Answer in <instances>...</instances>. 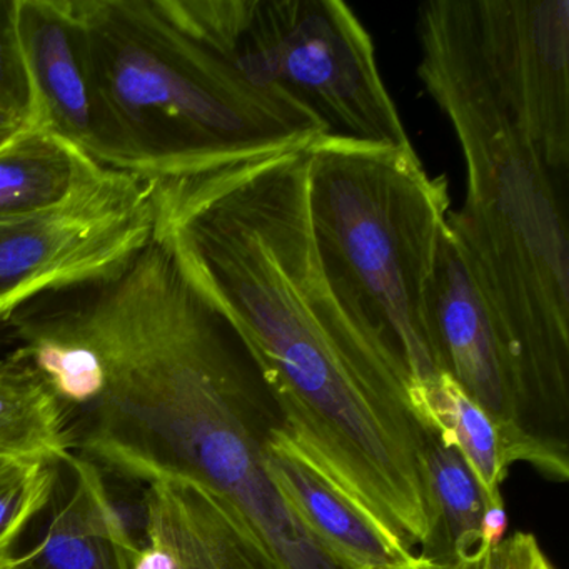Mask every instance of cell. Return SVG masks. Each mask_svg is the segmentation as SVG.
<instances>
[{
    "label": "cell",
    "instance_id": "obj_1",
    "mask_svg": "<svg viewBox=\"0 0 569 569\" xmlns=\"http://www.w3.org/2000/svg\"><path fill=\"white\" fill-rule=\"evenodd\" d=\"M4 335L58 396L76 456L138 485L198 482L286 568L339 569L266 472L284 419L254 355L158 231L114 271L22 306Z\"/></svg>",
    "mask_w": 569,
    "mask_h": 569
},
{
    "label": "cell",
    "instance_id": "obj_2",
    "mask_svg": "<svg viewBox=\"0 0 569 569\" xmlns=\"http://www.w3.org/2000/svg\"><path fill=\"white\" fill-rule=\"evenodd\" d=\"M154 182L156 231L241 332L295 448L405 551L431 536L428 442L405 366L326 278L308 154Z\"/></svg>",
    "mask_w": 569,
    "mask_h": 569
},
{
    "label": "cell",
    "instance_id": "obj_3",
    "mask_svg": "<svg viewBox=\"0 0 569 569\" xmlns=\"http://www.w3.org/2000/svg\"><path fill=\"white\" fill-rule=\"evenodd\" d=\"M418 76L446 116L466 169L448 216L539 442L569 455L568 178L546 164L489 88L451 0L419 8Z\"/></svg>",
    "mask_w": 569,
    "mask_h": 569
},
{
    "label": "cell",
    "instance_id": "obj_4",
    "mask_svg": "<svg viewBox=\"0 0 569 569\" xmlns=\"http://www.w3.org/2000/svg\"><path fill=\"white\" fill-rule=\"evenodd\" d=\"M74 8L126 172L151 181L199 178L326 138L298 102L252 84L179 32L152 0H74Z\"/></svg>",
    "mask_w": 569,
    "mask_h": 569
},
{
    "label": "cell",
    "instance_id": "obj_5",
    "mask_svg": "<svg viewBox=\"0 0 569 569\" xmlns=\"http://www.w3.org/2000/svg\"><path fill=\"white\" fill-rule=\"evenodd\" d=\"M306 154L309 222L329 284L405 366L411 388L436 378L431 292L448 182L429 176L415 149L322 139Z\"/></svg>",
    "mask_w": 569,
    "mask_h": 569
},
{
    "label": "cell",
    "instance_id": "obj_6",
    "mask_svg": "<svg viewBox=\"0 0 569 569\" xmlns=\"http://www.w3.org/2000/svg\"><path fill=\"white\" fill-rule=\"evenodd\" d=\"M192 41L315 116L325 139L412 149L375 42L339 0H154Z\"/></svg>",
    "mask_w": 569,
    "mask_h": 569
},
{
    "label": "cell",
    "instance_id": "obj_7",
    "mask_svg": "<svg viewBox=\"0 0 569 569\" xmlns=\"http://www.w3.org/2000/svg\"><path fill=\"white\" fill-rule=\"evenodd\" d=\"M154 182L109 169L62 204L0 219V335L32 299L108 274L156 231Z\"/></svg>",
    "mask_w": 569,
    "mask_h": 569
},
{
    "label": "cell",
    "instance_id": "obj_8",
    "mask_svg": "<svg viewBox=\"0 0 569 569\" xmlns=\"http://www.w3.org/2000/svg\"><path fill=\"white\" fill-rule=\"evenodd\" d=\"M496 98L546 164L569 174V0H452Z\"/></svg>",
    "mask_w": 569,
    "mask_h": 569
},
{
    "label": "cell",
    "instance_id": "obj_9",
    "mask_svg": "<svg viewBox=\"0 0 569 569\" xmlns=\"http://www.w3.org/2000/svg\"><path fill=\"white\" fill-rule=\"evenodd\" d=\"M431 321L441 372L529 449L542 476L568 481L569 459L536 438L515 369L448 226L436 264Z\"/></svg>",
    "mask_w": 569,
    "mask_h": 569
},
{
    "label": "cell",
    "instance_id": "obj_10",
    "mask_svg": "<svg viewBox=\"0 0 569 569\" xmlns=\"http://www.w3.org/2000/svg\"><path fill=\"white\" fill-rule=\"evenodd\" d=\"M18 32L34 99V128L126 172L124 149L99 91L74 0H18Z\"/></svg>",
    "mask_w": 569,
    "mask_h": 569
},
{
    "label": "cell",
    "instance_id": "obj_11",
    "mask_svg": "<svg viewBox=\"0 0 569 569\" xmlns=\"http://www.w3.org/2000/svg\"><path fill=\"white\" fill-rule=\"evenodd\" d=\"M72 455L51 496L12 551V569H132L144 489Z\"/></svg>",
    "mask_w": 569,
    "mask_h": 569
},
{
    "label": "cell",
    "instance_id": "obj_12",
    "mask_svg": "<svg viewBox=\"0 0 569 569\" xmlns=\"http://www.w3.org/2000/svg\"><path fill=\"white\" fill-rule=\"evenodd\" d=\"M132 569H288L228 499L188 479L149 482Z\"/></svg>",
    "mask_w": 569,
    "mask_h": 569
},
{
    "label": "cell",
    "instance_id": "obj_13",
    "mask_svg": "<svg viewBox=\"0 0 569 569\" xmlns=\"http://www.w3.org/2000/svg\"><path fill=\"white\" fill-rule=\"evenodd\" d=\"M264 469L286 508L339 569H406L418 561L306 461L284 431L269 442Z\"/></svg>",
    "mask_w": 569,
    "mask_h": 569
},
{
    "label": "cell",
    "instance_id": "obj_14",
    "mask_svg": "<svg viewBox=\"0 0 569 569\" xmlns=\"http://www.w3.org/2000/svg\"><path fill=\"white\" fill-rule=\"evenodd\" d=\"M409 395L422 425L455 449L475 476L485 509L505 506L501 486L511 465L535 466L529 449L445 372L412 386Z\"/></svg>",
    "mask_w": 569,
    "mask_h": 569
},
{
    "label": "cell",
    "instance_id": "obj_15",
    "mask_svg": "<svg viewBox=\"0 0 569 569\" xmlns=\"http://www.w3.org/2000/svg\"><path fill=\"white\" fill-rule=\"evenodd\" d=\"M109 169L44 129H28L0 149V219L62 204Z\"/></svg>",
    "mask_w": 569,
    "mask_h": 569
},
{
    "label": "cell",
    "instance_id": "obj_16",
    "mask_svg": "<svg viewBox=\"0 0 569 569\" xmlns=\"http://www.w3.org/2000/svg\"><path fill=\"white\" fill-rule=\"evenodd\" d=\"M72 455L68 416L44 376L16 352L0 359V469Z\"/></svg>",
    "mask_w": 569,
    "mask_h": 569
},
{
    "label": "cell",
    "instance_id": "obj_17",
    "mask_svg": "<svg viewBox=\"0 0 569 569\" xmlns=\"http://www.w3.org/2000/svg\"><path fill=\"white\" fill-rule=\"evenodd\" d=\"M426 458L435 526L418 556L432 565L456 566L471 558L481 545L485 502L461 456L442 445L435 432Z\"/></svg>",
    "mask_w": 569,
    "mask_h": 569
},
{
    "label": "cell",
    "instance_id": "obj_18",
    "mask_svg": "<svg viewBox=\"0 0 569 569\" xmlns=\"http://www.w3.org/2000/svg\"><path fill=\"white\" fill-rule=\"evenodd\" d=\"M58 465H21L0 469V565L24 538L51 496Z\"/></svg>",
    "mask_w": 569,
    "mask_h": 569
},
{
    "label": "cell",
    "instance_id": "obj_19",
    "mask_svg": "<svg viewBox=\"0 0 569 569\" xmlns=\"http://www.w3.org/2000/svg\"><path fill=\"white\" fill-rule=\"evenodd\" d=\"M0 111L34 128V99L18 32V0H0Z\"/></svg>",
    "mask_w": 569,
    "mask_h": 569
},
{
    "label": "cell",
    "instance_id": "obj_20",
    "mask_svg": "<svg viewBox=\"0 0 569 569\" xmlns=\"http://www.w3.org/2000/svg\"><path fill=\"white\" fill-rule=\"evenodd\" d=\"M506 528H508V515H506L505 506L485 509L479 548H492V546L499 545L505 539Z\"/></svg>",
    "mask_w": 569,
    "mask_h": 569
},
{
    "label": "cell",
    "instance_id": "obj_21",
    "mask_svg": "<svg viewBox=\"0 0 569 569\" xmlns=\"http://www.w3.org/2000/svg\"><path fill=\"white\" fill-rule=\"evenodd\" d=\"M31 128L32 126L29 124L28 121H24V119L9 114V112L0 111V149L6 148L9 142L14 141L22 132Z\"/></svg>",
    "mask_w": 569,
    "mask_h": 569
},
{
    "label": "cell",
    "instance_id": "obj_22",
    "mask_svg": "<svg viewBox=\"0 0 569 569\" xmlns=\"http://www.w3.org/2000/svg\"><path fill=\"white\" fill-rule=\"evenodd\" d=\"M535 569H552L551 562L546 558L545 552L539 556L538 561H536Z\"/></svg>",
    "mask_w": 569,
    "mask_h": 569
},
{
    "label": "cell",
    "instance_id": "obj_23",
    "mask_svg": "<svg viewBox=\"0 0 569 569\" xmlns=\"http://www.w3.org/2000/svg\"><path fill=\"white\" fill-rule=\"evenodd\" d=\"M406 569H436L435 566L431 565V562L425 561V559L419 558L418 561H416L415 566H411V568Z\"/></svg>",
    "mask_w": 569,
    "mask_h": 569
},
{
    "label": "cell",
    "instance_id": "obj_24",
    "mask_svg": "<svg viewBox=\"0 0 569 569\" xmlns=\"http://www.w3.org/2000/svg\"><path fill=\"white\" fill-rule=\"evenodd\" d=\"M0 569H12L11 566L8 565V562H2V565H0Z\"/></svg>",
    "mask_w": 569,
    "mask_h": 569
}]
</instances>
